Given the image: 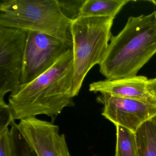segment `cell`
Returning <instances> with one entry per match:
<instances>
[{"instance_id": "cell-1", "label": "cell", "mask_w": 156, "mask_h": 156, "mask_svg": "<svg viewBox=\"0 0 156 156\" xmlns=\"http://www.w3.org/2000/svg\"><path fill=\"white\" fill-rule=\"evenodd\" d=\"M73 74V53L69 48L48 71L10 94L14 120L45 115L53 122L65 108L74 105Z\"/></svg>"}, {"instance_id": "cell-2", "label": "cell", "mask_w": 156, "mask_h": 156, "mask_svg": "<svg viewBox=\"0 0 156 156\" xmlns=\"http://www.w3.org/2000/svg\"><path fill=\"white\" fill-rule=\"evenodd\" d=\"M156 53L155 11L129 17L123 30L112 35L99 71L107 79L135 76Z\"/></svg>"}, {"instance_id": "cell-3", "label": "cell", "mask_w": 156, "mask_h": 156, "mask_svg": "<svg viewBox=\"0 0 156 156\" xmlns=\"http://www.w3.org/2000/svg\"><path fill=\"white\" fill-rule=\"evenodd\" d=\"M72 21L62 12L58 0L0 2V26L45 34L73 48Z\"/></svg>"}, {"instance_id": "cell-4", "label": "cell", "mask_w": 156, "mask_h": 156, "mask_svg": "<svg viewBox=\"0 0 156 156\" xmlns=\"http://www.w3.org/2000/svg\"><path fill=\"white\" fill-rule=\"evenodd\" d=\"M114 20L110 17H87L78 18L71 22L74 97L78 95L89 71L104 60L112 36Z\"/></svg>"}, {"instance_id": "cell-5", "label": "cell", "mask_w": 156, "mask_h": 156, "mask_svg": "<svg viewBox=\"0 0 156 156\" xmlns=\"http://www.w3.org/2000/svg\"><path fill=\"white\" fill-rule=\"evenodd\" d=\"M28 31L0 26V103L20 86Z\"/></svg>"}, {"instance_id": "cell-6", "label": "cell", "mask_w": 156, "mask_h": 156, "mask_svg": "<svg viewBox=\"0 0 156 156\" xmlns=\"http://www.w3.org/2000/svg\"><path fill=\"white\" fill-rule=\"evenodd\" d=\"M69 48H72L51 35L28 31L21 85L31 83L48 71Z\"/></svg>"}, {"instance_id": "cell-7", "label": "cell", "mask_w": 156, "mask_h": 156, "mask_svg": "<svg viewBox=\"0 0 156 156\" xmlns=\"http://www.w3.org/2000/svg\"><path fill=\"white\" fill-rule=\"evenodd\" d=\"M104 105L102 115L115 126L136 133L146 121L156 115V102L123 98L101 94L97 98Z\"/></svg>"}, {"instance_id": "cell-8", "label": "cell", "mask_w": 156, "mask_h": 156, "mask_svg": "<svg viewBox=\"0 0 156 156\" xmlns=\"http://www.w3.org/2000/svg\"><path fill=\"white\" fill-rule=\"evenodd\" d=\"M18 126L38 156H71L64 134L53 122L31 117L22 119Z\"/></svg>"}, {"instance_id": "cell-9", "label": "cell", "mask_w": 156, "mask_h": 156, "mask_svg": "<svg viewBox=\"0 0 156 156\" xmlns=\"http://www.w3.org/2000/svg\"><path fill=\"white\" fill-rule=\"evenodd\" d=\"M148 81L146 76H143L106 79L90 84L89 90L112 96L156 102V98L150 93L148 88Z\"/></svg>"}, {"instance_id": "cell-10", "label": "cell", "mask_w": 156, "mask_h": 156, "mask_svg": "<svg viewBox=\"0 0 156 156\" xmlns=\"http://www.w3.org/2000/svg\"><path fill=\"white\" fill-rule=\"evenodd\" d=\"M129 2V0H85L78 18L110 17L115 19Z\"/></svg>"}, {"instance_id": "cell-11", "label": "cell", "mask_w": 156, "mask_h": 156, "mask_svg": "<svg viewBox=\"0 0 156 156\" xmlns=\"http://www.w3.org/2000/svg\"><path fill=\"white\" fill-rule=\"evenodd\" d=\"M136 135L139 156H156V115L143 123Z\"/></svg>"}, {"instance_id": "cell-12", "label": "cell", "mask_w": 156, "mask_h": 156, "mask_svg": "<svg viewBox=\"0 0 156 156\" xmlns=\"http://www.w3.org/2000/svg\"><path fill=\"white\" fill-rule=\"evenodd\" d=\"M115 156H139L136 133L117 125Z\"/></svg>"}, {"instance_id": "cell-13", "label": "cell", "mask_w": 156, "mask_h": 156, "mask_svg": "<svg viewBox=\"0 0 156 156\" xmlns=\"http://www.w3.org/2000/svg\"><path fill=\"white\" fill-rule=\"evenodd\" d=\"M10 126V156H38L25 139L15 120Z\"/></svg>"}, {"instance_id": "cell-14", "label": "cell", "mask_w": 156, "mask_h": 156, "mask_svg": "<svg viewBox=\"0 0 156 156\" xmlns=\"http://www.w3.org/2000/svg\"><path fill=\"white\" fill-rule=\"evenodd\" d=\"M62 12L71 21L78 18L85 0H58Z\"/></svg>"}, {"instance_id": "cell-15", "label": "cell", "mask_w": 156, "mask_h": 156, "mask_svg": "<svg viewBox=\"0 0 156 156\" xmlns=\"http://www.w3.org/2000/svg\"><path fill=\"white\" fill-rule=\"evenodd\" d=\"M14 120L9 105L5 102L0 103V130L9 127Z\"/></svg>"}, {"instance_id": "cell-16", "label": "cell", "mask_w": 156, "mask_h": 156, "mask_svg": "<svg viewBox=\"0 0 156 156\" xmlns=\"http://www.w3.org/2000/svg\"><path fill=\"white\" fill-rule=\"evenodd\" d=\"M10 131L9 128L0 130V156H10Z\"/></svg>"}, {"instance_id": "cell-17", "label": "cell", "mask_w": 156, "mask_h": 156, "mask_svg": "<svg viewBox=\"0 0 156 156\" xmlns=\"http://www.w3.org/2000/svg\"><path fill=\"white\" fill-rule=\"evenodd\" d=\"M148 88L150 93L156 98V77L149 79Z\"/></svg>"}, {"instance_id": "cell-18", "label": "cell", "mask_w": 156, "mask_h": 156, "mask_svg": "<svg viewBox=\"0 0 156 156\" xmlns=\"http://www.w3.org/2000/svg\"><path fill=\"white\" fill-rule=\"evenodd\" d=\"M148 2H151L152 4H154L155 6H156V0H151V1H148Z\"/></svg>"}]
</instances>
